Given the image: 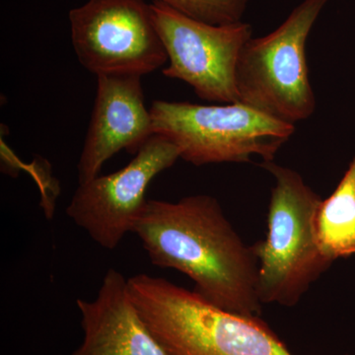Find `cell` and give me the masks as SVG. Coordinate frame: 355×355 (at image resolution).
<instances>
[{"instance_id":"obj_8","label":"cell","mask_w":355,"mask_h":355,"mask_svg":"<svg viewBox=\"0 0 355 355\" xmlns=\"http://www.w3.org/2000/svg\"><path fill=\"white\" fill-rule=\"evenodd\" d=\"M181 158L171 140L154 135L119 171L79 184L67 209L76 225L105 249L114 250L133 232L147 202L149 184Z\"/></svg>"},{"instance_id":"obj_6","label":"cell","mask_w":355,"mask_h":355,"mask_svg":"<svg viewBox=\"0 0 355 355\" xmlns=\"http://www.w3.org/2000/svg\"><path fill=\"white\" fill-rule=\"evenodd\" d=\"M69 22L76 57L96 76L142 77L168 62L144 0H88L70 10Z\"/></svg>"},{"instance_id":"obj_4","label":"cell","mask_w":355,"mask_h":355,"mask_svg":"<svg viewBox=\"0 0 355 355\" xmlns=\"http://www.w3.org/2000/svg\"><path fill=\"white\" fill-rule=\"evenodd\" d=\"M154 135L178 147L181 159L195 166L270 162L295 127L243 103L200 105L155 100L150 107Z\"/></svg>"},{"instance_id":"obj_3","label":"cell","mask_w":355,"mask_h":355,"mask_svg":"<svg viewBox=\"0 0 355 355\" xmlns=\"http://www.w3.org/2000/svg\"><path fill=\"white\" fill-rule=\"evenodd\" d=\"M275 177L268 235L253 245L259 261L261 302L292 307L329 268L315 237L314 217L322 200L299 173L270 161L261 164Z\"/></svg>"},{"instance_id":"obj_2","label":"cell","mask_w":355,"mask_h":355,"mask_svg":"<svg viewBox=\"0 0 355 355\" xmlns=\"http://www.w3.org/2000/svg\"><path fill=\"white\" fill-rule=\"evenodd\" d=\"M128 287L167 355H293L260 317L222 310L196 291L146 273L130 277Z\"/></svg>"},{"instance_id":"obj_12","label":"cell","mask_w":355,"mask_h":355,"mask_svg":"<svg viewBox=\"0 0 355 355\" xmlns=\"http://www.w3.org/2000/svg\"><path fill=\"white\" fill-rule=\"evenodd\" d=\"M178 12L212 25L241 22L249 0H158Z\"/></svg>"},{"instance_id":"obj_9","label":"cell","mask_w":355,"mask_h":355,"mask_svg":"<svg viewBox=\"0 0 355 355\" xmlns=\"http://www.w3.org/2000/svg\"><path fill=\"white\" fill-rule=\"evenodd\" d=\"M153 135L141 76H97L94 107L77 165L79 184L101 174L105 163L119 151L137 154Z\"/></svg>"},{"instance_id":"obj_11","label":"cell","mask_w":355,"mask_h":355,"mask_svg":"<svg viewBox=\"0 0 355 355\" xmlns=\"http://www.w3.org/2000/svg\"><path fill=\"white\" fill-rule=\"evenodd\" d=\"M314 230L318 246L331 263L355 254V156L336 190L318 207Z\"/></svg>"},{"instance_id":"obj_1","label":"cell","mask_w":355,"mask_h":355,"mask_svg":"<svg viewBox=\"0 0 355 355\" xmlns=\"http://www.w3.org/2000/svg\"><path fill=\"white\" fill-rule=\"evenodd\" d=\"M133 233L151 263L184 273L210 304L260 317L259 261L224 216L218 200L191 196L177 202L148 200Z\"/></svg>"},{"instance_id":"obj_5","label":"cell","mask_w":355,"mask_h":355,"mask_svg":"<svg viewBox=\"0 0 355 355\" xmlns=\"http://www.w3.org/2000/svg\"><path fill=\"white\" fill-rule=\"evenodd\" d=\"M328 0H303L275 31L247 42L238 60L240 103L295 125L316 109L306 43Z\"/></svg>"},{"instance_id":"obj_10","label":"cell","mask_w":355,"mask_h":355,"mask_svg":"<svg viewBox=\"0 0 355 355\" xmlns=\"http://www.w3.org/2000/svg\"><path fill=\"white\" fill-rule=\"evenodd\" d=\"M83 340L69 354L167 355L140 316L128 279L110 268L93 301L77 299Z\"/></svg>"},{"instance_id":"obj_7","label":"cell","mask_w":355,"mask_h":355,"mask_svg":"<svg viewBox=\"0 0 355 355\" xmlns=\"http://www.w3.org/2000/svg\"><path fill=\"white\" fill-rule=\"evenodd\" d=\"M150 8L169 62L163 76L189 84L205 101L240 103L236 71L243 48L252 39V26L242 21L226 25L200 22L158 0Z\"/></svg>"}]
</instances>
